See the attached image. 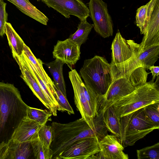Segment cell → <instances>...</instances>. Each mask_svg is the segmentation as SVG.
<instances>
[{"mask_svg":"<svg viewBox=\"0 0 159 159\" xmlns=\"http://www.w3.org/2000/svg\"><path fill=\"white\" fill-rule=\"evenodd\" d=\"M14 5L22 12L44 25L48 18L32 4L29 0H7Z\"/></svg>","mask_w":159,"mask_h":159,"instance_id":"18","label":"cell"},{"mask_svg":"<svg viewBox=\"0 0 159 159\" xmlns=\"http://www.w3.org/2000/svg\"><path fill=\"white\" fill-rule=\"evenodd\" d=\"M138 159H159V143L137 150Z\"/></svg>","mask_w":159,"mask_h":159,"instance_id":"28","label":"cell"},{"mask_svg":"<svg viewBox=\"0 0 159 159\" xmlns=\"http://www.w3.org/2000/svg\"><path fill=\"white\" fill-rule=\"evenodd\" d=\"M144 36L140 44L144 50L159 45V0H150Z\"/></svg>","mask_w":159,"mask_h":159,"instance_id":"8","label":"cell"},{"mask_svg":"<svg viewBox=\"0 0 159 159\" xmlns=\"http://www.w3.org/2000/svg\"><path fill=\"white\" fill-rule=\"evenodd\" d=\"M80 20L77 30L74 33L71 34L69 38L76 42L80 47L88 39L89 35L93 27V25L88 22L87 19Z\"/></svg>","mask_w":159,"mask_h":159,"instance_id":"24","label":"cell"},{"mask_svg":"<svg viewBox=\"0 0 159 159\" xmlns=\"http://www.w3.org/2000/svg\"><path fill=\"white\" fill-rule=\"evenodd\" d=\"M143 108L146 118L154 124L159 126V102L150 104Z\"/></svg>","mask_w":159,"mask_h":159,"instance_id":"31","label":"cell"},{"mask_svg":"<svg viewBox=\"0 0 159 159\" xmlns=\"http://www.w3.org/2000/svg\"><path fill=\"white\" fill-rule=\"evenodd\" d=\"M69 77L74 90L75 103L81 118L92 129H95L99 122L96 121L93 123V114L84 93V83L75 69L69 72Z\"/></svg>","mask_w":159,"mask_h":159,"instance_id":"6","label":"cell"},{"mask_svg":"<svg viewBox=\"0 0 159 159\" xmlns=\"http://www.w3.org/2000/svg\"><path fill=\"white\" fill-rule=\"evenodd\" d=\"M159 128V126L146 118L142 108L120 118V135L118 139L124 148L132 146Z\"/></svg>","mask_w":159,"mask_h":159,"instance_id":"5","label":"cell"},{"mask_svg":"<svg viewBox=\"0 0 159 159\" xmlns=\"http://www.w3.org/2000/svg\"><path fill=\"white\" fill-rule=\"evenodd\" d=\"M28 105L13 84L0 81V142L7 143L21 120Z\"/></svg>","mask_w":159,"mask_h":159,"instance_id":"2","label":"cell"},{"mask_svg":"<svg viewBox=\"0 0 159 159\" xmlns=\"http://www.w3.org/2000/svg\"><path fill=\"white\" fill-rule=\"evenodd\" d=\"M12 56L18 64L21 74L20 77L32 90L34 95L44 105L54 116H57V111L51 105L44 95L39 84L32 77L25 67L17 56Z\"/></svg>","mask_w":159,"mask_h":159,"instance_id":"15","label":"cell"},{"mask_svg":"<svg viewBox=\"0 0 159 159\" xmlns=\"http://www.w3.org/2000/svg\"><path fill=\"white\" fill-rule=\"evenodd\" d=\"M80 47L68 38L63 41L58 40L52 52L54 58L70 65H75L80 58Z\"/></svg>","mask_w":159,"mask_h":159,"instance_id":"12","label":"cell"},{"mask_svg":"<svg viewBox=\"0 0 159 159\" xmlns=\"http://www.w3.org/2000/svg\"><path fill=\"white\" fill-rule=\"evenodd\" d=\"M38 1H40V0H41L42 1V0H37Z\"/></svg>","mask_w":159,"mask_h":159,"instance_id":"36","label":"cell"},{"mask_svg":"<svg viewBox=\"0 0 159 159\" xmlns=\"http://www.w3.org/2000/svg\"><path fill=\"white\" fill-rule=\"evenodd\" d=\"M31 144L35 158L52 159V152L51 149L40 140L38 134L31 141Z\"/></svg>","mask_w":159,"mask_h":159,"instance_id":"25","label":"cell"},{"mask_svg":"<svg viewBox=\"0 0 159 159\" xmlns=\"http://www.w3.org/2000/svg\"><path fill=\"white\" fill-rule=\"evenodd\" d=\"M5 34L12 54L21 56L24 51L25 43L10 23L7 22L6 23Z\"/></svg>","mask_w":159,"mask_h":159,"instance_id":"21","label":"cell"},{"mask_svg":"<svg viewBox=\"0 0 159 159\" xmlns=\"http://www.w3.org/2000/svg\"><path fill=\"white\" fill-rule=\"evenodd\" d=\"M98 142L95 137L82 139L61 152L57 159H91L100 151Z\"/></svg>","mask_w":159,"mask_h":159,"instance_id":"10","label":"cell"},{"mask_svg":"<svg viewBox=\"0 0 159 159\" xmlns=\"http://www.w3.org/2000/svg\"><path fill=\"white\" fill-rule=\"evenodd\" d=\"M89 9L95 31L104 38L112 36V22L107 3L102 0H90Z\"/></svg>","mask_w":159,"mask_h":159,"instance_id":"7","label":"cell"},{"mask_svg":"<svg viewBox=\"0 0 159 159\" xmlns=\"http://www.w3.org/2000/svg\"><path fill=\"white\" fill-rule=\"evenodd\" d=\"M52 85L57 93V100L58 105L57 110L62 112L66 111L69 115L74 114L73 108L69 103L66 97L64 95L54 82Z\"/></svg>","mask_w":159,"mask_h":159,"instance_id":"30","label":"cell"},{"mask_svg":"<svg viewBox=\"0 0 159 159\" xmlns=\"http://www.w3.org/2000/svg\"><path fill=\"white\" fill-rule=\"evenodd\" d=\"M143 67H139L123 77L126 78L135 88L147 83L148 73Z\"/></svg>","mask_w":159,"mask_h":159,"instance_id":"27","label":"cell"},{"mask_svg":"<svg viewBox=\"0 0 159 159\" xmlns=\"http://www.w3.org/2000/svg\"><path fill=\"white\" fill-rule=\"evenodd\" d=\"M23 52L37 69L43 80L50 88L57 99V93L52 85L54 82L52 81L43 69V63L41 60L35 57L30 48L25 44L24 45Z\"/></svg>","mask_w":159,"mask_h":159,"instance_id":"22","label":"cell"},{"mask_svg":"<svg viewBox=\"0 0 159 159\" xmlns=\"http://www.w3.org/2000/svg\"><path fill=\"white\" fill-rule=\"evenodd\" d=\"M8 151V143L0 142V159H7Z\"/></svg>","mask_w":159,"mask_h":159,"instance_id":"34","label":"cell"},{"mask_svg":"<svg viewBox=\"0 0 159 159\" xmlns=\"http://www.w3.org/2000/svg\"><path fill=\"white\" fill-rule=\"evenodd\" d=\"M103 118L108 131L119 138L120 135V118L117 116L112 106L104 111Z\"/></svg>","mask_w":159,"mask_h":159,"instance_id":"23","label":"cell"},{"mask_svg":"<svg viewBox=\"0 0 159 159\" xmlns=\"http://www.w3.org/2000/svg\"><path fill=\"white\" fill-rule=\"evenodd\" d=\"M41 126L25 116L14 130L11 139L20 142H31L37 136Z\"/></svg>","mask_w":159,"mask_h":159,"instance_id":"14","label":"cell"},{"mask_svg":"<svg viewBox=\"0 0 159 159\" xmlns=\"http://www.w3.org/2000/svg\"><path fill=\"white\" fill-rule=\"evenodd\" d=\"M6 5L7 3L3 0H0V36L2 37L5 34L6 25L8 20Z\"/></svg>","mask_w":159,"mask_h":159,"instance_id":"33","label":"cell"},{"mask_svg":"<svg viewBox=\"0 0 159 159\" xmlns=\"http://www.w3.org/2000/svg\"><path fill=\"white\" fill-rule=\"evenodd\" d=\"M98 144L104 159L129 158L128 155L123 152L124 147L115 135L108 134L98 142Z\"/></svg>","mask_w":159,"mask_h":159,"instance_id":"13","label":"cell"},{"mask_svg":"<svg viewBox=\"0 0 159 159\" xmlns=\"http://www.w3.org/2000/svg\"><path fill=\"white\" fill-rule=\"evenodd\" d=\"M159 102L158 84L151 81L135 88L112 105L120 118L151 104Z\"/></svg>","mask_w":159,"mask_h":159,"instance_id":"4","label":"cell"},{"mask_svg":"<svg viewBox=\"0 0 159 159\" xmlns=\"http://www.w3.org/2000/svg\"><path fill=\"white\" fill-rule=\"evenodd\" d=\"M17 56L25 67L32 77L37 82L52 106L56 111L58 105L57 100L50 88L43 79L39 72L23 52L21 56L12 54Z\"/></svg>","mask_w":159,"mask_h":159,"instance_id":"16","label":"cell"},{"mask_svg":"<svg viewBox=\"0 0 159 159\" xmlns=\"http://www.w3.org/2000/svg\"><path fill=\"white\" fill-rule=\"evenodd\" d=\"M51 126L53 131L50 146L52 152V159H57L61 152L80 140L95 137L99 142L108 134L103 119L95 129H92L81 118L67 123L53 122Z\"/></svg>","mask_w":159,"mask_h":159,"instance_id":"1","label":"cell"},{"mask_svg":"<svg viewBox=\"0 0 159 159\" xmlns=\"http://www.w3.org/2000/svg\"><path fill=\"white\" fill-rule=\"evenodd\" d=\"M111 50V64L123 63L129 59L132 55L130 47L119 30L112 43Z\"/></svg>","mask_w":159,"mask_h":159,"instance_id":"17","label":"cell"},{"mask_svg":"<svg viewBox=\"0 0 159 159\" xmlns=\"http://www.w3.org/2000/svg\"><path fill=\"white\" fill-rule=\"evenodd\" d=\"M151 71L152 76V80H151L154 82L156 77L159 76V67L158 66H155L154 65L149 67L148 68Z\"/></svg>","mask_w":159,"mask_h":159,"instance_id":"35","label":"cell"},{"mask_svg":"<svg viewBox=\"0 0 159 159\" xmlns=\"http://www.w3.org/2000/svg\"><path fill=\"white\" fill-rule=\"evenodd\" d=\"M65 63L59 59L45 63L54 80V83L64 95L66 97V86L64 80L63 67Z\"/></svg>","mask_w":159,"mask_h":159,"instance_id":"20","label":"cell"},{"mask_svg":"<svg viewBox=\"0 0 159 159\" xmlns=\"http://www.w3.org/2000/svg\"><path fill=\"white\" fill-rule=\"evenodd\" d=\"M149 7V2L138 8L136 15V23L139 28L141 34H143L146 25Z\"/></svg>","mask_w":159,"mask_h":159,"instance_id":"29","label":"cell"},{"mask_svg":"<svg viewBox=\"0 0 159 159\" xmlns=\"http://www.w3.org/2000/svg\"><path fill=\"white\" fill-rule=\"evenodd\" d=\"M49 7L54 9L65 18L74 16L80 20L89 16V8L81 0H42Z\"/></svg>","mask_w":159,"mask_h":159,"instance_id":"11","label":"cell"},{"mask_svg":"<svg viewBox=\"0 0 159 159\" xmlns=\"http://www.w3.org/2000/svg\"><path fill=\"white\" fill-rule=\"evenodd\" d=\"M80 73L86 88L98 98L106 93L112 82L110 64L100 56L85 60Z\"/></svg>","mask_w":159,"mask_h":159,"instance_id":"3","label":"cell"},{"mask_svg":"<svg viewBox=\"0 0 159 159\" xmlns=\"http://www.w3.org/2000/svg\"><path fill=\"white\" fill-rule=\"evenodd\" d=\"M135 88L125 77L118 79L112 82L106 93L98 98V115L101 112H104L118 99L130 93Z\"/></svg>","mask_w":159,"mask_h":159,"instance_id":"9","label":"cell"},{"mask_svg":"<svg viewBox=\"0 0 159 159\" xmlns=\"http://www.w3.org/2000/svg\"><path fill=\"white\" fill-rule=\"evenodd\" d=\"M39 139L48 147L50 148L52 140L53 131L51 126L46 124L41 126L38 132Z\"/></svg>","mask_w":159,"mask_h":159,"instance_id":"32","label":"cell"},{"mask_svg":"<svg viewBox=\"0 0 159 159\" xmlns=\"http://www.w3.org/2000/svg\"><path fill=\"white\" fill-rule=\"evenodd\" d=\"M52 113L47 110H42L28 106L27 107V116L34 120L41 125L46 124L47 122L51 120Z\"/></svg>","mask_w":159,"mask_h":159,"instance_id":"26","label":"cell"},{"mask_svg":"<svg viewBox=\"0 0 159 159\" xmlns=\"http://www.w3.org/2000/svg\"><path fill=\"white\" fill-rule=\"evenodd\" d=\"M7 143V159H29L33 154L30 142H20L10 139Z\"/></svg>","mask_w":159,"mask_h":159,"instance_id":"19","label":"cell"}]
</instances>
